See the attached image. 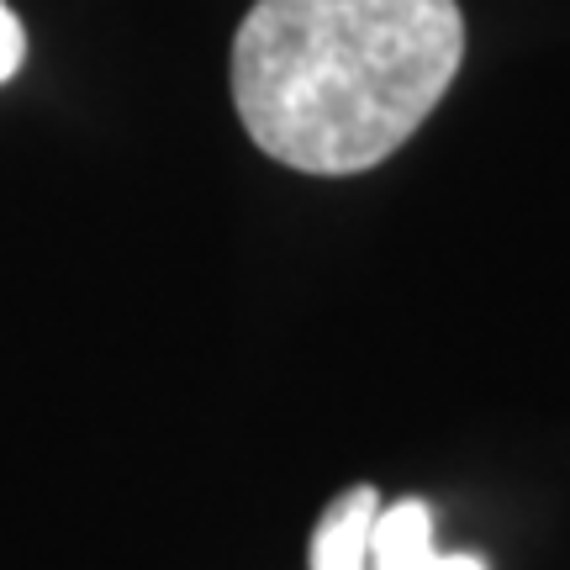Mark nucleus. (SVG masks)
<instances>
[{
    "label": "nucleus",
    "mask_w": 570,
    "mask_h": 570,
    "mask_svg": "<svg viewBox=\"0 0 570 570\" xmlns=\"http://www.w3.org/2000/svg\"><path fill=\"white\" fill-rule=\"evenodd\" d=\"M465 59L460 0H254L233 32V106L302 175L391 159Z\"/></svg>",
    "instance_id": "nucleus-1"
},
{
    "label": "nucleus",
    "mask_w": 570,
    "mask_h": 570,
    "mask_svg": "<svg viewBox=\"0 0 570 570\" xmlns=\"http://www.w3.org/2000/svg\"><path fill=\"white\" fill-rule=\"evenodd\" d=\"M370 570H487L481 554H439L433 550V512L428 502L381 508L370 523Z\"/></svg>",
    "instance_id": "nucleus-2"
},
{
    "label": "nucleus",
    "mask_w": 570,
    "mask_h": 570,
    "mask_svg": "<svg viewBox=\"0 0 570 570\" xmlns=\"http://www.w3.org/2000/svg\"><path fill=\"white\" fill-rule=\"evenodd\" d=\"M381 512L375 487H348L333 497L312 529V570H370V523Z\"/></svg>",
    "instance_id": "nucleus-3"
},
{
    "label": "nucleus",
    "mask_w": 570,
    "mask_h": 570,
    "mask_svg": "<svg viewBox=\"0 0 570 570\" xmlns=\"http://www.w3.org/2000/svg\"><path fill=\"white\" fill-rule=\"evenodd\" d=\"M21 59H27V32H21V21H17V11L0 0V85L11 80L21 69Z\"/></svg>",
    "instance_id": "nucleus-4"
}]
</instances>
